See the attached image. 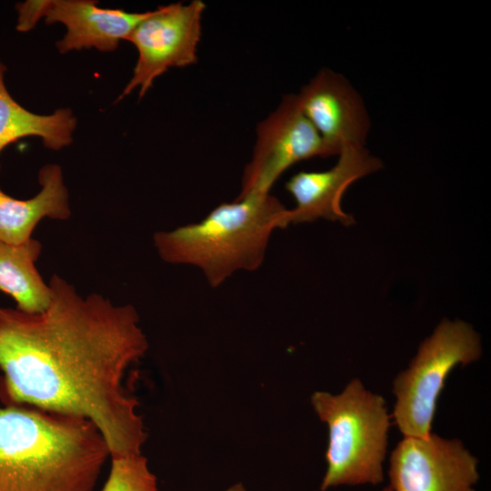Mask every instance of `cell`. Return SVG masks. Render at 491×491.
I'll list each match as a JSON object with an SVG mask.
<instances>
[{
  "instance_id": "cell-1",
  "label": "cell",
  "mask_w": 491,
  "mask_h": 491,
  "mask_svg": "<svg viewBox=\"0 0 491 491\" xmlns=\"http://www.w3.org/2000/svg\"><path fill=\"white\" fill-rule=\"evenodd\" d=\"M49 287L39 314L0 307V399L92 421L110 457L141 454L147 433L123 386L148 348L135 308L83 297L57 275Z\"/></svg>"
},
{
  "instance_id": "cell-2",
  "label": "cell",
  "mask_w": 491,
  "mask_h": 491,
  "mask_svg": "<svg viewBox=\"0 0 491 491\" xmlns=\"http://www.w3.org/2000/svg\"><path fill=\"white\" fill-rule=\"evenodd\" d=\"M109 456L85 417L0 406V491H93Z\"/></svg>"
},
{
  "instance_id": "cell-3",
  "label": "cell",
  "mask_w": 491,
  "mask_h": 491,
  "mask_svg": "<svg viewBox=\"0 0 491 491\" xmlns=\"http://www.w3.org/2000/svg\"><path fill=\"white\" fill-rule=\"evenodd\" d=\"M287 209L270 193H256L222 203L201 221L154 235L166 263L199 268L212 287L236 271L258 269L272 233L288 225Z\"/></svg>"
},
{
  "instance_id": "cell-4",
  "label": "cell",
  "mask_w": 491,
  "mask_h": 491,
  "mask_svg": "<svg viewBox=\"0 0 491 491\" xmlns=\"http://www.w3.org/2000/svg\"><path fill=\"white\" fill-rule=\"evenodd\" d=\"M311 403L329 431L321 491L381 483L390 426L384 398L355 378L338 395L315 392Z\"/></svg>"
},
{
  "instance_id": "cell-5",
  "label": "cell",
  "mask_w": 491,
  "mask_h": 491,
  "mask_svg": "<svg viewBox=\"0 0 491 491\" xmlns=\"http://www.w3.org/2000/svg\"><path fill=\"white\" fill-rule=\"evenodd\" d=\"M481 352L478 334L459 319H444L422 342L409 366L393 382V416L405 436L426 437L431 433L446 376L456 365L476 361Z\"/></svg>"
},
{
  "instance_id": "cell-6",
  "label": "cell",
  "mask_w": 491,
  "mask_h": 491,
  "mask_svg": "<svg viewBox=\"0 0 491 491\" xmlns=\"http://www.w3.org/2000/svg\"><path fill=\"white\" fill-rule=\"evenodd\" d=\"M205 4L193 0L175 3L149 11L127 37L136 48L138 58L133 76L118 100L139 87L142 98L155 79L171 67H184L197 61L202 15Z\"/></svg>"
},
{
  "instance_id": "cell-7",
  "label": "cell",
  "mask_w": 491,
  "mask_h": 491,
  "mask_svg": "<svg viewBox=\"0 0 491 491\" xmlns=\"http://www.w3.org/2000/svg\"><path fill=\"white\" fill-rule=\"evenodd\" d=\"M332 156L303 114L296 95H286L278 106L256 126L252 158L246 165L237 197L270 193L289 167L312 157Z\"/></svg>"
},
{
  "instance_id": "cell-8",
  "label": "cell",
  "mask_w": 491,
  "mask_h": 491,
  "mask_svg": "<svg viewBox=\"0 0 491 491\" xmlns=\"http://www.w3.org/2000/svg\"><path fill=\"white\" fill-rule=\"evenodd\" d=\"M393 491H475L477 459L458 439L405 436L391 454Z\"/></svg>"
},
{
  "instance_id": "cell-9",
  "label": "cell",
  "mask_w": 491,
  "mask_h": 491,
  "mask_svg": "<svg viewBox=\"0 0 491 491\" xmlns=\"http://www.w3.org/2000/svg\"><path fill=\"white\" fill-rule=\"evenodd\" d=\"M296 96L331 155L346 147L366 146L370 116L364 99L342 74L322 68Z\"/></svg>"
},
{
  "instance_id": "cell-10",
  "label": "cell",
  "mask_w": 491,
  "mask_h": 491,
  "mask_svg": "<svg viewBox=\"0 0 491 491\" xmlns=\"http://www.w3.org/2000/svg\"><path fill=\"white\" fill-rule=\"evenodd\" d=\"M336 164L326 171H301L286 183V189L295 199L289 209L288 225L314 222L319 218L354 224L353 217L343 211L342 197L355 181L379 171L383 162L366 146H349L337 155Z\"/></svg>"
},
{
  "instance_id": "cell-11",
  "label": "cell",
  "mask_w": 491,
  "mask_h": 491,
  "mask_svg": "<svg viewBox=\"0 0 491 491\" xmlns=\"http://www.w3.org/2000/svg\"><path fill=\"white\" fill-rule=\"evenodd\" d=\"M96 4L92 0H50L45 24L62 23L66 27L64 37L55 43L59 53L89 48L112 52L149 14L102 8Z\"/></svg>"
},
{
  "instance_id": "cell-12",
  "label": "cell",
  "mask_w": 491,
  "mask_h": 491,
  "mask_svg": "<svg viewBox=\"0 0 491 491\" xmlns=\"http://www.w3.org/2000/svg\"><path fill=\"white\" fill-rule=\"evenodd\" d=\"M41 190L26 200L14 198L0 188V242L20 245L31 239L45 217L65 220L71 215L69 195L60 165H44L38 173Z\"/></svg>"
},
{
  "instance_id": "cell-13",
  "label": "cell",
  "mask_w": 491,
  "mask_h": 491,
  "mask_svg": "<svg viewBox=\"0 0 491 491\" xmlns=\"http://www.w3.org/2000/svg\"><path fill=\"white\" fill-rule=\"evenodd\" d=\"M6 66L0 60V153L10 144L27 136L42 139L46 148L60 150L73 142L77 120L69 108L51 115L26 110L9 94L5 84Z\"/></svg>"
},
{
  "instance_id": "cell-14",
  "label": "cell",
  "mask_w": 491,
  "mask_h": 491,
  "mask_svg": "<svg viewBox=\"0 0 491 491\" xmlns=\"http://www.w3.org/2000/svg\"><path fill=\"white\" fill-rule=\"evenodd\" d=\"M42 245L29 239L20 245L0 242V291L11 296L16 309L39 314L51 300V290L35 268Z\"/></svg>"
},
{
  "instance_id": "cell-15",
  "label": "cell",
  "mask_w": 491,
  "mask_h": 491,
  "mask_svg": "<svg viewBox=\"0 0 491 491\" xmlns=\"http://www.w3.org/2000/svg\"><path fill=\"white\" fill-rule=\"evenodd\" d=\"M102 491H157V480L142 454L111 456V468Z\"/></svg>"
},
{
  "instance_id": "cell-16",
  "label": "cell",
  "mask_w": 491,
  "mask_h": 491,
  "mask_svg": "<svg viewBox=\"0 0 491 491\" xmlns=\"http://www.w3.org/2000/svg\"><path fill=\"white\" fill-rule=\"evenodd\" d=\"M49 3V0H28L23 3H17L15 5L17 13L16 30L25 33L33 29L36 23L42 17H45Z\"/></svg>"
},
{
  "instance_id": "cell-17",
  "label": "cell",
  "mask_w": 491,
  "mask_h": 491,
  "mask_svg": "<svg viewBox=\"0 0 491 491\" xmlns=\"http://www.w3.org/2000/svg\"><path fill=\"white\" fill-rule=\"evenodd\" d=\"M225 491H246V489L241 483H237L228 487Z\"/></svg>"
},
{
  "instance_id": "cell-18",
  "label": "cell",
  "mask_w": 491,
  "mask_h": 491,
  "mask_svg": "<svg viewBox=\"0 0 491 491\" xmlns=\"http://www.w3.org/2000/svg\"><path fill=\"white\" fill-rule=\"evenodd\" d=\"M382 491H393V490H392L391 487L388 486L385 487Z\"/></svg>"
}]
</instances>
